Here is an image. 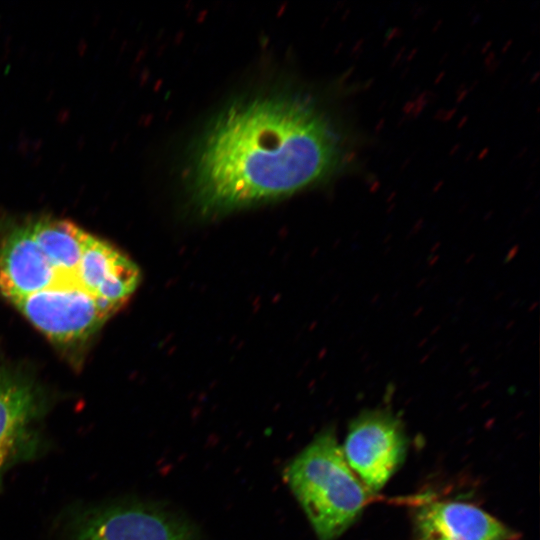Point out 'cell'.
Returning a JSON list of instances; mask_svg holds the SVG:
<instances>
[{
  "label": "cell",
  "instance_id": "cell-1",
  "mask_svg": "<svg viewBox=\"0 0 540 540\" xmlns=\"http://www.w3.org/2000/svg\"><path fill=\"white\" fill-rule=\"evenodd\" d=\"M341 159L324 113L291 90L235 100L211 122L190 158V199L219 214L291 195L331 175Z\"/></svg>",
  "mask_w": 540,
  "mask_h": 540
},
{
  "label": "cell",
  "instance_id": "cell-2",
  "mask_svg": "<svg viewBox=\"0 0 540 540\" xmlns=\"http://www.w3.org/2000/svg\"><path fill=\"white\" fill-rule=\"evenodd\" d=\"M139 283L129 257L70 220L43 215L2 224L0 293L54 343L92 336Z\"/></svg>",
  "mask_w": 540,
  "mask_h": 540
},
{
  "label": "cell",
  "instance_id": "cell-3",
  "mask_svg": "<svg viewBox=\"0 0 540 540\" xmlns=\"http://www.w3.org/2000/svg\"><path fill=\"white\" fill-rule=\"evenodd\" d=\"M284 477L319 540L338 538L370 497L331 429L319 433L291 461Z\"/></svg>",
  "mask_w": 540,
  "mask_h": 540
},
{
  "label": "cell",
  "instance_id": "cell-4",
  "mask_svg": "<svg viewBox=\"0 0 540 540\" xmlns=\"http://www.w3.org/2000/svg\"><path fill=\"white\" fill-rule=\"evenodd\" d=\"M407 438L400 420L387 409L367 410L350 424L344 457L370 492L379 491L402 464Z\"/></svg>",
  "mask_w": 540,
  "mask_h": 540
},
{
  "label": "cell",
  "instance_id": "cell-5",
  "mask_svg": "<svg viewBox=\"0 0 540 540\" xmlns=\"http://www.w3.org/2000/svg\"><path fill=\"white\" fill-rule=\"evenodd\" d=\"M73 540H195L188 524L146 504H116L87 514Z\"/></svg>",
  "mask_w": 540,
  "mask_h": 540
},
{
  "label": "cell",
  "instance_id": "cell-6",
  "mask_svg": "<svg viewBox=\"0 0 540 540\" xmlns=\"http://www.w3.org/2000/svg\"><path fill=\"white\" fill-rule=\"evenodd\" d=\"M419 540H512L516 534L502 522L471 504L432 502L415 514Z\"/></svg>",
  "mask_w": 540,
  "mask_h": 540
},
{
  "label": "cell",
  "instance_id": "cell-7",
  "mask_svg": "<svg viewBox=\"0 0 540 540\" xmlns=\"http://www.w3.org/2000/svg\"><path fill=\"white\" fill-rule=\"evenodd\" d=\"M35 409L32 387L0 368V469L19 448Z\"/></svg>",
  "mask_w": 540,
  "mask_h": 540
}]
</instances>
